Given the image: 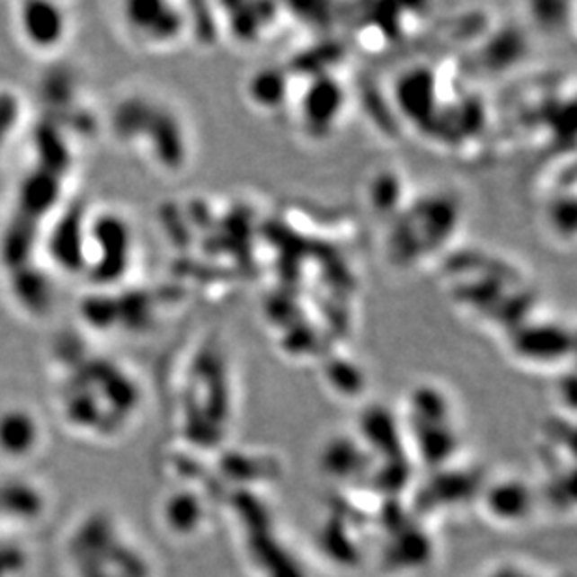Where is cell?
Returning a JSON list of instances; mask_svg holds the SVG:
<instances>
[{
    "label": "cell",
    "mask_w": 577,
    "mask_h": 577,
    "mask_svg": "<svg viewBox=\"0 0 577 577\" xmlns=\"http://www.w3.org/2000/svg\"><path fill=\"white\" fill-rule=\"evenodd\" d=\"M17 41L34 55H53L74 32V13L66 4H17L12 13Z\"/></svg>",
    "instance_id": "2"
},
{
    "label": "cell",
    "mask_w": 577,
    "mask_h": 577,
    "mask_svg": "<svg viewBox=\"0 0 577 577\" xmlns=\"http://www.w3.org/2000/svg\"><path fill=\"white\" fill-rule=\"evenodd\" d=\"M122 10L120 27L128 41L142 51H173L191 32V17L182 4L137 3L126 4Z\"/></svg>",
    "instance_id": "1"
}]
</instances>
